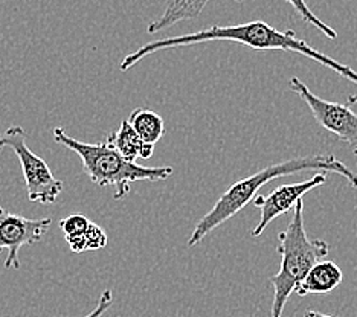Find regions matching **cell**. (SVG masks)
<instances>
[{
    "instance_id": "obj_18",
    "label": "cell",
    "mask_w": 357,
    "mask_h": 317,
    "mask_svg": "<svg viewBox=\"0 0 357 317\" xmlns=\"http://www.w3.org/2000/svg\"><path fill=\"white\" fill-rule=\"evenodd\" d=\"M3 150V145H2V141H0V151Z\"/></svg>"
},
{
    "instance_id": "obj_7",
    "label": "cell",
    "mask_w": 357,
    "mask_h": 317,
    "mask_svg": "<svg viewBox=\"0 0 357 317\" xmlns=\"http://www.w3.org/2000/svg\"><path fill=\"white\" fill-rule=\"evenodd\" d=\"M51 224V218L31 219L8 212L0 203V252L8 250L5 267L19 270V250L23 246H32L42 240Z\"/></svg>"
},
{
    "instance_id": "obj_13",
    "label": "cell",
    "mask_w": 357,
    "mask_h": 317,
    "mask_svg": "<svg viewBox=\"0 0 357 317\" xmlns=\"http://www.w3.org/2000/svg\"><path fill=\"white\" fill-rule=\"evenodd\" d=\"M66 242L69 244V249L75 254H83L89 250H98L107 246V233L104 232L102 227L95 223H89L83 229L78 231L74 235H68L64 237Z\"/></svg>"
},
{
    "instance_id": "obj_2",
    "label": "cell",
    "mask_w": 357,
    "mask_h": 317,
    "mask_svg": "<svg viewBox=\"0 0 357 317\" xmlns=\"http://www.w3.org/2000/svg\"><path fill=\"white\" fill-rule=\"evenodd\" d=\"M304 171H324V173H335L344 177L351 188H357V176L353 171L342 164L335 154H310L278 162V164L267 165L266 168L257 171L255 174L241 178L226 190L209 212L202 217L188 238V246L194 247L204 241L211 232H214L218 226L228 222L237 215L240 210L248 206V203L258 194V191L281 177L304 173Z\"/></svg>"
},
{
    "instance_id": "obj_10",
    "label": "cell",
    "mask_w": 357,
    "mask_h": 317,
    "mask_svg": "<svg viewBox=\"0 0 357 317\" xmlns=\"http://www.w3.org/2000/svg\"><path fill=\"white\" fill-rule=\"evenodd\" d=\"M209 2L211 0H167L164 13L156 20L149 23L147 34L154 36L172 28L178 22L199 17ZM237 2H243V0H237Z\"/></svg>"
},
{
    "instance_id": "obj_4",
    "label": "cell",
    "mask_w": 357,
    "mask_h": 317,
    "mask_svg": "<svg viewBox=\"0 0 357 317\" xmlns=\"http://www.w3.org/2000/svg\"><path fill=\"white\" fill-rule=\"evenodd\" d=\"M277 252L281 256L280 272L272 276L273 287L272 317H282L289 297L308 270L330 254V244L319 238H310L304 223V200L294 206V215L286 231L280 232Z\"/></svg>"
},
{
    "instance_id": "obj_8",
    "label": "cell",
    "mask_w": 357,
    "mask_h": 317,
    "mask_svg": "<svg viewBox=\"0 0 357 317\" xmlns=\"http://www.w3.org/2000/svg\"><path fill=\"white\" fill-rule=\"evenodd\" d=\"M324 185H327V176L326 173H318L304 182L281 185L267 195H255L250 203L259 209V222L254 227L252 237H259L273 219H277L280 215L289 214L296 205V201L303 199L308 191Z\"/></svg>"
},
{
    "instance_id": "obj_1",
    "label": "cell",
    "mask_w": 357,
    "mask_h": 317,
    "mask_svg": "<svg viewBox=\"0 0 357 317\" xmlns=\"http://www.w3.org/2000/svg\"><path fill=\"white\" fill-rule=\"evenodd\" d=\"M209 42H231L241 46L254 49V51H287L304 55L316 63L322 64L331 69L337 75L351 81L357 86V72L347 64L340 63L331 56L322 54L318 49L308 45L304 40L298 38L295 31H278L272 24L263 20H252L241 24H231V26H215L206 28L191 34L168 37V38H158L153 42L136 49L135 52L126 55L123 61L119 64V69L126 72L136 66L137 63L142 61L145 56H149L154 52L167 51V49L176 47H188L200 43Z\"/></svg>"
},
{
    "instance_id": "obj_19",
    "label": "cell",
    "mask_w": 357,
    "mask_h": 317,
    "mask_svg": "<svg viewBox=\"0 0 357 317\" xmlns=\"http://www.w3.org/2000/svg\"><path fill=\"white\" fill-rule=\"evenodd\" d=\"M354 156H356V159H357V148H354Z\"/></svg>"
},
{
    "instance_id": "obj_6",
    "label": "cell",
    "mask_w": 357,
    "mask_h": 317,
    "mask_svg": "<svg viewBox=\"0 0 357 317\" xmlns=\"http://www.w3.org/2000/svg\"><path fill=\"white\" fill-rule=\"evenodd\" d=\"M289 87L307 104L313 118L322 128L335 134L339 141L348 146L357 148V115L348 105L322 100L298 77L290 78Z\"/></svg>"
},
{
    "instance_id": "obj_5",
    "label": "cell",
    "mask_w": 357,
    "mask_h": 317,
    "mask_svg": "<svg viewBox=\"0 0 357 317\" xmlns=\"http://www.w3.org/2000/svg\"><path fill=\"white\" fill-rule=\"evenodd\" d=\"M0 141L3 146H10L20 162L28 199L42 205L55 203L63 192V182L52 174L51 168L42 157L31 151L26 145L25 130L19 125L10 127L3 134H0Z\"/></svg>"
},
{
    "instance_id": "obj_16",
    "label": "cell",
    "mask_w": 357,
    "mask_h": 317,
    "mask_svg": "<svg viewBox=\"0 0 357 317\" xmlns=\"http://www.w3.org/2000/svg\"><path fill=\"white\" fill-rule=\"evenodd\" d=\"M304 317H333V316H328V314H324V313H319V311H313V310H308V311H305Z\"/></svg>"
},
{
    "instance_id": "obj_9",
    "label": "cell",
    "mask_w": 357,
    "mask_h": 317,
    "mask_svg": "<svg viewBox=\"0 0 357 317\" xmlns=\"http://www.w3.org/2000/svg\"><path fill=\"white\" fill-rule=\"evenodd\" d=\"M342 281L344 273L340 270V267L333 261L321 259L308 270L304 279L298 284L295 293L298 296L328 295V293L339 287Z\"/></svg>"
},
{
    "instance_id": "obj_11",
    "label": "cell",
    "mask_w": 357,
    "mask_h": 317,
    "mask_svg": "<svg viewBox=\"0 0 357 317\" xmlns=\"http://www.w3.org/2000/svg\"><path fill=\"white\" fill-rule=\"evenodd\" d=\"M105 142L128 162H136V159H150L154 153V145L144 142L132 125L128 124V121H123L118 132L110 133Z\"/></svg>"
},
{
    "instance_id": "obj_17",
    "label": "cell",
    "mask_w": 357,
    "mask_h": 317,
    "mask_svg": "<svg viewBox=\"0 0 357 317\" xmlns=\"http://www.w3.org/2000/svg\"><path fill=\"white\" fill-rule=\"evenodd\" d=\"M354 104H357V95H351L348 98V105H354Z\"/></svg>"
},
{
    "instance_id": "obj_15",
    "label": "cell",
    "mask_w": 357,
    "mask_h": 317,
    "mask_svg": "<svg viewBox=\"0 0 357 317\" xmlns=\"http://www.w3.org/2000/svg\"><path fill=\"white\" fill-rule=\"evenodd\" d=\"M112 304H113V293H112V290H105V291H102V295L100 296L98 304H96L95 310L92 313H89L84 317H102L104 313L112 307Z\"/></svg>"
},
{
    "instance_id": "obj_12",
    "label": "cell",
    "mask_w": 357,
    "mask_h": 317,
    "mask_svg": "<svg viewBox=\"0 0 357 317\" xmlns=\"http://www.w3.org/2000/svg\"><path fill=\"white\" fill-rule=\"evenodd\" d=\"M128 124L144 142L156 145L165 134V122L149 109H136L128 116Z\"/></svg>"
},
{
    "instance_id": "obj_3",
    "label": "cell",
    "mask_w": 357,
    "mask_h": 317,
    "mask_svg": "<svg viewBox=\"0 0 357 317\" xmlns=\"http://www.w3.org/2000/svg\"><path fill=\"white\" fill-rule=\"evenodd\" d=\"M54 141L68 150L74 151L83 162V169L91 180L107 188H115V200H123L132 191V183L135 182H162L172 177V167H144L136 162L126 160L121 154L113 150L107 142L87 144L70 137L64 128L56 127L52 132Z\"/></svg>"
},
{
    "instance_id": "obj_14",
    "label": "cell",
    "mask_w": 357,
    "mask_h": 317,
    "mask_svg": "<svg viewBox=\"0 0 357 317\" xmlns=\"http://www.w3.org/2000/svg\"><path fill=\"white\" fill-rule=\"evenodd\" d=\"M284 2H287L289 5L294 6V10L296 11V14L299 15V17L303 19V22L305 24H312V26H314L318 31H321L324 36H326L327 38L330 40H335L337 37V32L333 29L330 24L324 23L318 15H314L313 11L308 8V5L305 3V0H284Z\"/></svg>"
}]
</instances>
